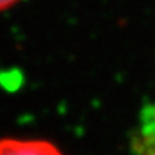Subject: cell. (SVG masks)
Listing matches in <instances>:
<instances>
[{
	"label": "cell",
	"instance_id": "1",
	"mask_svg": "<svg viewBox=\"0 0 155 155\" xmlns=\"http://www.w3.org/2000/svg\"><path fill=\"white\" fill-rule=\"evenodd\" d=\"M0 155H63L61 150L43 139H0Z\"/></svg>",
	"mask_w": 155,
	"mask_h": 155
},
{
	"label": "cell",
	"instance_id": "2",
	"mask_svg": "<svg viewBox=\"0 0 155 155\" xmlns=\"http://www.w3.org/2000/svg\"><path fill=\"white\" fill-rule=\"evenodd\" d=\"M132 148L139 155H155V115H144L141 129L134 135Z\"/></svg>",
	"mask_w": 155,
	"mask_h": 155
},
{
	"label": "cell",
	"instance_id": "3",
	"mask_svg": "<svg viewBox=\"0 0 155 155\" xmlns=\"http://www.w3.org/2000/svg\"><path fill=\"white\" fill-rule=\"evenodd\" d=\"M19 0H0V10H6L12 7L13 5H16Z\"/></svg>",
	"mask_w": 155,
	"mask_h": 155
}]
</instances>
